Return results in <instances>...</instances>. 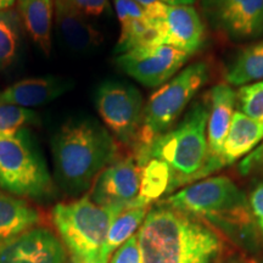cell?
<instances>
[{
	"label": "cell",
	"instance_id": "obj_1",
	"mask_svg": "<svg viewBox=\"0 0 263 263\" xmlns=\"http://www.w3.org/2000/svg\"><path fill=\"white\" fill-rule=\"evenodd\" d=\"M137 236L143 263H211L223 250L215 230L163 203L147 212Z\"/></svg>",
	"mask_w": 263,
	"mask_h": 263
},
{
	"label": "cell",
	"instance_id": "obj_2",
	"mask_svg": "<svg viewBox=\"0 0 263 263\" xmlns=\"http://www.w3.org/2000/svg\"><path fill=\"white\" fill-rule=\"evenodd\" d=\"M55 182L62 192L77 196L115 162L117 145L103 124L93 118H76L60 127L51 139Z\"/></svg>",
	"mask_w": 263,
	"mask_h": 263
},
{
	"label": "cell",
	"instance_id": "obj_3",
	"mask_svg": "<svg viewBox=\"0 0 263 263\" xmlns=\"http://www.w3.org/2000/svg\"><path fill=\"white\" fill-rule=\"evenodd\" d=\"M209 100L197 101L178 126L157 138L137 155L141 166L150 159L163 161L171 171V190L203 178L213 172L207 150Z\"/></svg>",
	"mask_w": 263,
	"mask_h": 263
},
{
	"label": "cell",
	"instance_id": "obj_4",
	"mask_svg": "<svg viewBox=\"0 0 263 263\" xmlns=\"http://www.w3.org/2000/svg\"><path fill=\"white\" fill-rule=\"evenodd\" d=\"M162 203L227 232H242L252 224L251 207L245 194L224 176L194 183Z\"/></svg>",
	"mask_w": 263,
	"mask_h": 263
},
{
	"label": "cell",
	"instance_id": "obj_5",
	"mask_svg": "<svg viewBox=\"0 0 263 263\" xmlns=\"http://www.w3.org/2000/svg\"><path fill=\"white\" fill-rule=\"evenodd\" d=\"M0 190L37 201L54 194L47 163L28 129L0 136Z\"/></svg>",
	"mask_w": 263,
	"mask_h": 263
},
{
	"label": "cell",
	"instance_id": "obj_6",
	"mask_svg": "<svg viewBox=\"0 0 263 263\" xmlns=\"http://www.w3.org/2000/svg\"><path fill=\"white\" fill-rule=\"evenodd\" d=\"M209 65L205 61L195 62L151 95L144 106L143 120L134 145L137 147V155L170 130L174 121L182 115L184 108L209 80Z\"/></svg>",
	"mask_w": 263,
	"mask_h": 263
},
{
	"label": "cell",
	"instance_id": "obj_7",
	"mask_svg": "<svg viewBox=\"0 0 263 263\" xmlns=\"http://www.w3.org/2000/svg\"><path fill=\"white\" fill-rule=\"evenodd\" d=\"M123 210L99 206L89 195L52 209V222L72 257L99 258L114 219Z\"/></svg>",
	"mask_w": 263,
	"mask_h": 263
},
{
	"label": "cell",
	"instance_id": "obj_8",
	"mask_svg": "<svg viewBox=\"0 0 263 263\" xmlns=\"http://www.w3.org/2000/svg\"><path fill=\"white\" fill-rule=\"evenodd\" d=\"M95 106L114 138L124 145H136L145 106L136 87L116 81L103 82L95 93Z\"/></svg>",
	"mask_w": 263,
	"mask_h": 263
},
{
	"label": "cell",
	"instance_id": "obj_9",
	"mask_svg": "<svg viewBox=\"0 0 263 263\" xmlns=\"http://www.w3.org/2000/svg\"><path fill=\"white\" fill-rule=\"evenodd\" d=\"M203 18L232 42L263 37V0H199Z\"/></svg>",
	"mask_w": 263,
	"mask_h": 263
},
{
	"label": "cell",
	"instance_id": "obj_10",
	"mask_svg": "<svg viewBox=\"0 0 263 263\" xmlns=\"http://www.w3.org/2000/svg\"><path fill=\"white\" fill-rule=\"evenodd\" d=\"M146 11L153 20L155 37L151 44L170 45L192 55L202 45V18L193 5H146Z\"/></svg>",
	"mask_w": 263,
	"mask_h": 263
},
{
	"label": "cell",
	"instance_id": "obj_11",
	"mask_svg": "<svg viewBox=\"0 0 263 263\" xmlns=\"http://www.w3.org/2000/svg\"><path fill=\"white\" fill-rule=\"evenodd\" d=\"M190 55L170 45L146 44L118 54L116 65L129 77L147 88L168 82Z\"/></svg>",
	"mask_w": 263,
	"mask_h": 263
},
{
	"label": "cell",
	"instance_id": "obj_12",
	"mask_svg": "<svg viewBox=\"0 0 263 263\" xmlns=\"http://www.w3.org/2000/svg\"><path fill=\"white\" fill-rule=\"evenodd\" d=\"M140 177L141 167L133 157L108 164L95 179L89 195L91 201L99 206L120 210L137 206Z\"/></svg>",
	"mask_w": 263,
	"mask_h": 263
},
{
	"label": "cell",
	"instance_id": "obj_13",
	"mask_svg": "<svg viewBox=\"0 0 263 263\" xmlns=\"http://www.w3.org/2000/svg\"><path fill=\"white\" fill-rule=\"evenodd\" d=\"M65 245L51 230L34 227L0 248V263H66Z\"/></svg>",
	"mask_w": 263,
	"mask_h": 263
},
{
	"label": "cell",
	"instance_id": "obj_14",
	"mask_svg": "<svg viewBox=\"0 0 263 263\" xmlns=\"http://www.w3.org/2000/svg\"><path fill=\"white\" fill-rule=\"evenodd\" d=\"M210 115L207 121V150L209 162L213 172L226 166L223 161V145L234 115L236 94L227 83L217 84L210 91Z\"/></svg>",
	"mask_w": 263,
	"mask_h": 263
},
{
	"label": "cell",
	"instance_id": "obj_15",
	"mask_svg": "<svg viewBox=\"0 0 263 263\" xmlns=\"http://www.w3.org/2000/svg\"><path fill=\"white\" fill-rule=\"evenodd\" d=\"M72 87L71 81L57 76L27 78L0 91V103L26 108L42 106L60 98Z\"/></svg>",
	"mask_w": 263,
	"mask_h": 263
},
{
	"label": "cell",
	"instance_id": "obj_16",
	"mask_svg": "<svg viewBox=\"0 0 263 263\" xmlns=\"http://www.w3.org/2000/svg\"><path fill=\"white\" fill-rule=\"evenodd\" d=\"M54 24L65 45L77 54L89 52L101 42V34L87 17L66 0H55Z\"/></svg>",
	"mask_w": 263,
	"mask_h": 263
},
{
	"label": "cell",
	"instance_id": "obj_17",
	"mask_svg": "<svg viewBox=\"0 0 263 263\" xmlns=\"http://www.w3.org/2000/svg\"><path fill=\"white\" fill-rule=\"evenodd\" d=\"M114 6L121 25L117 55L153 43L155 27L145 6L136 0H114Z\"/></svg>",
	"mask_w": 263,
	"mask_h": 263
},
{
	"label": "cell",
	"instance_id": "obj_18",
	"mask_svg": "<svg viewBox=\"0 0 263 263\" xmlns=\"http://www.w3.org/2000/svg\"><path fill=\"white\" fill-rule=\"evenodd\" d=\"M39 213L25 200L0 190V248L34 228Z\"/></svg>",
	"mask_w": 263,
	"mask_h": 263
},
{
	"label": "cell",
	"instance_id": "obj_19",
	"mask_svg": "<svg viewBox=\"0 0 263 263\" xmlns=\"http://www.w3.org/2000/svg\"><path fill=\"white\" fill-rule=\"evenodd\" d=\"M55 0H18V15L22 25L45 55L51 51Z\"/></svg>",
	"mask_w": 263,
	"mask_h": 263
},
{
	"label": "cell",
	"instance_id": "obj_20",
	"mask_svg": "<svg viewBox=\"0 0 263 263\" xmlns=\"http://www.w3.org/2000/svg\"><path fill=\"white\" fill-rule=\"evenodd\" d=\"M263 139V123L236 111L223 145V161L230 164L249 155Z\"/></svg>",
	"mask_w": 263,
	"mask_h": 263
},
{
	"label": "cell",
	"instance_id": "obj_21",
	"mask_svg": "<svg viewBox=\"0 0 263 263\" xmlns=\"http://www.w3.org/2000/svg\"><path fill=\"white\" fill-rule=\"evenodd\" d=\"M147 212L149 211L146 206H132L118 213L110 227L106 242L101 250L99 258L104 263H108L110 256L130 236H133L138 228H140Z\"/></svg>",
	"mask_w": 263,
	"mask_h": 263
},
{
	"label": "cell",
	"instance_id": "obj_22",
	"mask_svg": "<svg viewBox=\"0 0 263 263\" xmlns=\"http://www.w3.org/2000/svg\"><path fill=\"white\" fill-rule=\"evenodd\" d=\"M140 167V189L136 205L149 207L163 194L170 193L171 171L163 161L157 159L147 160Z\"/></svg>",
	"mask_w": 263,
	"mask_h": 263
},
{
	"label": "cell",
	"instance_id": "obj_23",
	"mask_svg": "<svg viewBox=\"0 0 263 263\" xmlns=\"http://www.w3.org/2000/svg\"><path fill=\"white\" fill-rule=\"evenodd\" d=\"M226 78L233 85L263 80V42L242 49L229 66Z\"/></svg>",
	"mask_w": 263,
	"mask_h": 263
},
{
	"label": "cell",
	"instance_id": "obj_24",
	"mask_svg": "<svg viewBox=\"0 0 263 263\" xmlns=\"http://www.w3.org/2000/svg\"><path fill=\"white\" fill-rule=\"evenodd\" d=\"M21 18L9 9L0 11V68L9 67L15 61L21 45Z\"/></svg>",
	"mask_w": 263,
	"mask_h": 263
},
{
	"label": "cell",
	"instance_id": "obj_25",
	"mask_svg": "<svg viewBox=\"0 0 263 263\" xmlns=\"http://www.w3.org/2000/svg\"><path fill=\"white\" fill-rule=\"evenodd\" d=\"M39 123V116L31 108L0 103V136H11Z\"/></svg>",
	"mask_w": 263,
	"mask_h": 263
},
{
	"label": "cell",
	"instance_id": "obj_26",
	"mask_svg": "<svg viewBox=\"0 0 263 263\" xmlns=\"http://www.w3.org/2000/svg\"><path fill=\"white\" fill-rule=\"evenodd\" d=\"M238 101L240 112L263 123V81L240 88Z\"/></svg>",
	"mask_w": 263,
	"mask_h": 263
},
{
	"label": "cell",
	"instance_id": "obj_27",
	"mask_svg": "<svg viewBox=\"0 0 263 263\" xmlns=\"http://www.w3.org/2000/svg\"><path fill=\"white\" fill-rule=\"evenodd\" d=\"M110 263H143L137 234L130 236L114 252Z\"/></svg>",
	"mask_w": 263,
	"mask_h": 263
},
{
	"label": "cell",
	"instance_id": "obj_28",
	"mask_svg": "<svg viewBox=\"0 0 263 263\" xmlns=\"http://www.w3.org/2000/svg\"><path fill=\"white\" fill-rule=\"evenodd\" d=\"M71 6L80 11L82 15L100 16L110 8L108 0H66Z\"/></svg>",
	"mask_w": 263,
	"mask_h": 263
},
{
	"label": "cell",
	"instance_id": "obj_29",
	"mask_svg": "<svg viewBox=\"0 0 263 263\" xmlns=\"http://www.w3.org/2000/svg\"><path fill=\"white\" fill-rule=\"evenodd\" d=\"M239 171L241 174H250L254 172L263 173V143L261 145L246 155L244 160L239 164Z\"/></svg>",
	"mask_w": 263,
	"mask_h": 263
},
{
	"label": "cell",
	"instance_id": "obj_30",
	"mask_svg": "<svg viewBox=\"0 0 263 263\" xmlns=\"http://www.w3.org/2000/svg\"><path fill=\"white\" fill-rule=\"evenodd\" d=\"M250 207H251L252 216L257 221L259 228L263 232V183H259L256 188L252 190L250 195Z\"/></svg>",
	"mask_w": 263,
	"mask_h": 263
},
{
	"label": "cell",
	"instance_id": "obj_31",
	"mask_svg": "<svg viewBox=\"0 0 263 263\" xmlns=\"http://www.w3.org/2000/svg\"><path fill=\"white\" fill-rule=\"evenodd\" d=\"M139 4L146 6L151 4H166V5H193L199 0H136Z\"/></svg>",
	"mask_w": 263,
	"mask_h": 263
},
{
	"label": "cell",
	"instance_id": "obj_32",
	"mask_svg": "<svg viewBox=\"0 0 263 263\" xmlns=\"http://www.w3.org/2000/svg\"><path fill=\"white\" fill-rule=\"evenodd\" d=\"M66 263H104L100 258H77V257H72L68 262Z\"/></svg>",
	"mask_w": 263,
	"mask_h": 263
},
{
	"label": "cell",
	"instance_id": "obj_33",
	"mask_svg": "<svg viewBox=\"0 0 263 263\" xmlns=\"http://www.w3.org/2000/svg\"><path fill=\"white\" fill-rule=\"evenodd\" d=\"M16 0H0V11L11 9V6L15 4Z\"/></svg>",
	"mask_w": 263,
	"mask_h": 263
}]
</instances>
